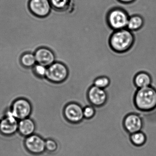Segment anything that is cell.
Masks as SVG:
<instances>
[{"label": "cell", "instance_id": "obj_1", "mask_svg": "<svg viewBox=\"0 0 156 156\" xmlns=\"http://www.w3.org/2000/svg\"><path fill=\"white\" fill-rule=\"evenodd\" d=\"M133 100L136 108L140 111L148 112L154 110L156 108V88L151 86L138 88Z\"/></svg>", "mask_w": 156, "mask_h": 156}, {"label": "cell", "instance_id": "obj_2", "mask_svg": "<svg viewBox=\"0 0 156 156\" xmlns=\"http://www.w3.org/2000/svg\"><path fill=\"white\" fill-rule=\"evenodd\" d=\"M134 36L133 33L127 28L114 32L109 40L111 48L118 52H124L133 45Z\"/></svg>", "mask_w": 156, "mask_h": 156}, {"label": "cell", "instance_id": "obj_3", "mask_svg": "<svg viewBox=\"0 0 156 156\" xmlns=\"http://www.w3.org/2000/svg\"><path fill=\"white\" fill-rule=\"evenodd\" d=\"M129 16L126 11L121 8H114L108 12L107 21L114 30L126 29Z\"/></svg>", "mask_w": 156, "mask_h": 156}, {"label": "cell", "instance_id": "obj_4", "mask_svg": "<svg viewBox=\"0 0 156 156\" xmlns=\"http://www.w3.org/2000/svg\"><path fill=\"white\" fill-rule=\"evenodd\" d=\"M11 112L18 120L29 118L32 111L31 104L27 98H20L12 104Z\"/></svg>", "mask_w": 156, "mask_h": 156}, {"label": "cell", "instance_id": "obj_5", "mask_svg": "<svg viewBox=\"0 0 156 156\" xmlns=\"http://www.w3.org/2000/svg\"><path fill=\"white\" fill-rule=\"evenodd\" d=\"M68 76V69L62 63L55 62L47 67L46 77L53 83H62L67 78Z\"/></svg>", "mask_w": 156, "mask_h": 156}, {"label": "cell", "instance_id": "obj_6", "mask_svg": "<svg viewBox=\"0 0 156 156\" xmlns=\"http://www.w3.org/2000/svg\"><path fill=\"white\" fill-rule=\"evenodd\" d=\"M11 112L7 111L6 115L0 119V132L5 136H9L18 131L19 121Z\"/></svg>", "mask_w": 156, "mask_h": 156}, {"label": "cell", "instance_id": "obj_7", "mask_svg": "<svg viewBox=\"0 0 156 156\" xmlns=\"http://www.w3.org/2000/svg\"><path fill=\"white\" fill-rule=\"evenodd\" d=\"M87 98L92 105L101 107L106 103L108 95L105 89L93 85L88 89Z\"/></svg>", "mask_w": 156, "mask_h": 156}, {"label": "cell", "instance_id": "obj_8", "mask_svg": "<svg viewBox=\"0 0 156 156\" xmlns=\"http://www.w3.org/2000/svg\"><path fill=\"white\" fill-rule=\"evenodd\" d=\"M64 115L66 120L73 124L80 123L84 118L83 108L76 103L67 104L64 109Z\"/></svg>", "mask_w": 156, "mask_h": 156}, {"label": "cell", "instance_id": "obj_9", "mask_svg": "<svg viewBox=\"0 0 156 156\" xmlns=\"http://www.w3.org/2000/svg\"><path fill=\"white\" fill-rule=\"evenodd\" d=\"M24 144L27 150L34 154H41L45 150V140L35 134L27 137Z\"/></svg>", "mask_w": 156, "mask_h": 156}, {"label": "cell", "instance_id": "obj_10", "mask_svg": "<svg viewBox=\"0 0 156 156\" xmlns=\"http://www.w3.org/2000/svg\"><path fill=\"white\" fill-rule=\"evenodd\" d=\"M29 7L34 14L42 18L48 16L52 8L49 0H30Z\"/></svg>", "mask_w": 156, "mask_h": 156}, {"label": "cell", "instance_id": "obj_11", "mask_svg": "<svg viewBox=\"0 0 156 156\" xmlns=\"http://www.w3.org/2000/svg\"><path fill=\"white\" fill-rule=\"evenodd\" d=\"M123 125L128 133L133 134L141 131L143 127V120L139 115L132 113L126 116L123 121Z\"/></svg>", "mask_w": 156, "mask_h": 156}, {"label": "cell", "instance_id": "obj_12", "mask_svg": "<svg viewBox=\"0 0 156 156\" xmlns=\"http://www.w3.org/2000/svg\"><path fill=\"white\" fill-rule=\"evenodd\" d=\"M37 63L48 67L55 62V57L53 52L46 47H41L34 53Z\"/></svg>", "mask_w": 156, "mask_h": 156}, {"label": "cell", "instance_id": "obj_13", "mask_svg": "<svg viewBox=\"0 0 156 156\" xmlns=\"http://www.w3.org/2000/svg\"><path fill=\"white\" fill-rule=\"evenodd\" d=\"M35 129V123L32 119L29 118L19 121L18 131L21 135L27 137L34 134Z\"/></svg>", "mask_w": 156, "mask_h": 156}, {"label": "cell", "instance_id": "obj_14", "mask_svg": "<svg viewBox=\"0 0 156 156\" xmlns=\"http://www.w3.org/2000/svg\"><path fill=\"white\" fill-rule=\"evenodd\" d=\"M135 85L138 88L150 86L152 83L151 76L146 72H140L136 75L134 78Z\"/></svg>", "mask_w": 156, "mask_h": 156}, {"label": "cell", "instance_id": "obj_15", "mask_svg": "<svg viewBox=\"0 0 156 156\" xmlns=\"http://www.w3.org/2000/svg\"><path fill=\"white\" fill-rule=\"evenodd\" d=\"M144 24V20L138 15L130 16L128 22L127 29L131 31H135L142 28Z\"/></svg>", "mask_w": 156, "mask_h": 156}, {"label": "cell", "instance_id": "obj_16", "mask_svg": "<svg viewBox=\"0 0 156 156\" xmlns=\"http://www.w3.org/2000/svg\"><path fill=\"white\" fill-rule=\"evenodd\" d=\"M21 63L24 67L32 68L36 63L34 54L27 52L23 54L21 57Z\"/></svg>", "mask_w": 156, "mask_h": 156}, {"label": "cell", "instance_id": "obj_17", "mask_svg": "<svg viewBox=\"0 0 156 156\" xmlns=\"http://www.w3.org/2000/svg\"><path fill=\"white\" fill-rule=\"evenodd\" d=\"M130 139L133 145L137 147L142 146L147 141L146 135L142 131H140L131 134Z\"/></svg>", "mask_w": 156, "mask_h": 156}, {"label": "cell", "instance_id": "obj_18", "mask_svg": "<svg viewBox=\"0 0 156 156\" xmlns=\"http://www.w3.org/2000/svg\"><path fill=\"white\" fill-rule=\"evenodd\" d=\"M51 7L57 10H64L68 8L71 0H49Z\"/></svg>", "mask_w": 156, "mask_h": 156}, {"label": "cell", "instance_id": "obj_19", "mask_svg": "<svg viewBox=\"0 0 156 156\" xmlns=\"http://www.w3.org/2000/svg\"><path fill=\"white\" fill-rule=\"evenodd\" d=\"M110 83V79L107 76H100L95 79L94 85L99 88L105 89L109 86Z\"/></svg>", "mask_w": 156, "mask_h": 156}, {"label": "cell", "instance_id": "obj_20", "mask_svg": "<svg viewBox=\"0 0 156 156\" xmlns=\"http://www.w3.org/2000/svg\"><path fill=\"white\" fill-rule=\"evenodd\" d=\"M32 69L34 74L38 77L41 78L46 77L47 72V67L46 66L40 64L36 63L32 67Z\"/></svg>", "mask_w": 156, "mask_h": 156}, {"label": "cell", "instance_id": "obj_21", "mask_svg": "<svg viewBox=\"0 0 156 156\" xmlns=\"http://www.w3.org/2000/svg\"><path fill=\"white\" fill-rule=\"evenodd\" d=\"M96 110L93 106H87L83 108L84 118L86 119H91L94 116Z\"/></svg>", "mask_w": 156, "mask_h": 156}, {"label": "cell", "instance_id": "obj_22", "mask_svg": "<svg viewBox=\"0 0 156 156\" xmlns=\"http://www.w3.org/2000/svg\"><path fill=\"white\" fill-rule=\"evenodd\" d=\"M58 148V145L55 140L49 139L45 140V150L50 152H54L56 151Z\"/></svg>", "mask_w": 156, "mask_h": 156}, {"label": "cell", "instance_id": "obj_23", "mask_svg": "<svg viewBox=\"0 0 156 156\" xmlns=\"http://www.w3.org/2000/svg\"><path fill=\"white\" fill-rule=\"evenodd\" d=\"M117 1L122 4H130L136 1V0H117Z\"/></svg>", "mask_w": 156, "mask_h": 156}]
</instances>
